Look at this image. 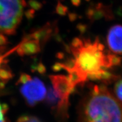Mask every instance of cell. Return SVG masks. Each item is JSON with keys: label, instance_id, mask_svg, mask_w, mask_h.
I'll list each match as a JSON object with an SVG mask.
<instances>
[{"label": "cell", "instance_id": "cell-1", "mask_svg": "<svg viewBox=\"0 0 122 122\" xmlns=\"http://www.w3.org/2000/svg\"><path fill=\"white\" fill-rule=\"evenodd\" d=\"M72 57L66 63H56L54 70H65L75 86L84 84L88 80L110 84L120 78L112 70L121 65L119 56L109 52L98 38L76 37L70 46Z\"/></svg>", "mask_w": 122, "mask_h": 122}, {"label": "cell", "instance_id": "cell-2", "mask_svg": "<svg viewBox=\"0 0 122 122\" xmlns=\"http://www.w3.org/2000/svg\"><path fill=\"white\" fill-rule=\"evenodd\" d=\"M79 122H122V102L105 85H94L81 99Z\"/></svg>", "mask_w": 122, "mask_h": 122}, {"label": "cell", "instance_id": "cell-3", "mask_svg": "<svg viewBox=\"0 0 122 122\" xmlns=\"http://www.w3.org/2000/svg\"><path fill=\"white\" fill-rule=\"evenodd\" d=\"M25 0H0V33L11 35L22 20Z\"/></svg>", "mask_w": 122, "mask_h": 122}, {"label": "cell", "instance_id": "cell-4", "mask_svg": "<svg viewBox=\"0 0 122 122\" xmlns=\"http://www.w3.org/2000/svg\"><path fill=\"white\" fill-rule=\"evenodd\" d=\"M18 84L20 92L29 106H34L45 100L47 89L40 79L22 73L18 80Z\"/></svg>", "mask_w": 122, "mask_h": 122}, {"label": "cell", "instance_id": "cell-5", "mask_svg": "<svg viewBox=\"0 0 122 122\" xmlns=\"http://www.w3.org/2000/svg\"><path fill=\"white\" fill-rule=\"evenodd\" d=\"M51 87L55 93L60 99L62 104L69 106L70 96L75 86L71 83L67 76L54 75L50 76Z\"/></svg>", "mask_w": 122, "mask_h": 122}, {"label": "cell", "instance_id": "cell-6", "mask_svg": "<svg viewBox=\"0 0 122 122\" xmlns=\"http://www.w3.org/2000/svg\"><path fill=\"white\" fill-rule=\"evenodd\" d=\"M107 44L111 53L122 55V25L116 24L109 29L106 37Z\"/></svg>", "mask_w": 122, "mask_h": 122}, {"label": "cell", "instance_id": "cell-7", "mask_svg": "<svg viewBox=\"0 0 122 122\" xmlns=\"http://www.w3.org/2000/svg\"><path fill=\"white\" fill-rule=\"evenodd\" d=\"M42 45L39 40L28 35L15 48L16 51L20 56H28L36 54L41 50Z\"/></svg>", "mask_w": 122, "mask_h": 122}, {"label": "cell", "instance_id": "cell-8", "mask_svg": "<svg viewBox=\"0 0 122 122\" xmlns=\"http://www.w3.org/2000/svg\"><path fill=\"white\" fill-rule=\"evenodd\" d=\"M116 81L114 88V95L122 102V79L119 78Z\"/></svg>", "mask_w": 122, "mask_h": 122}, {"label": "cell", "instance_id": "cell-9", "mask_svg": "<svg viewBox=\"0 0 122 122\" xmlns=\"http://www.w3.org/2000/svg\"><path fill=\"white\" fill-rule=\"evenodd\" d=\"M12 77L11 72L9 70L5 68H0V84L4 83L5 81L10 80Z\"/></svg>", "mask_w": 122, "mask_h": 122}, {"label": "cell", "instance_id": "cell-10", "mask_svg": "<svg viewBox=\"0 0 122 122\" xmlns=\"http://www.w3.org/2000/svg\"><path fill=\"white\" fill-rule=\"evenodd\" d=\"M17 122H43L35 116L23 115L18 119Z\"/></svg>", "mask_w": 122, "mask_h": 122}, {"label": "cell", "instance_id": "cell-11", "mask_svg": "<svg viewBox=\"0 0 122 122\" xmlns=\"http://www.w3.org/2000/svg\"><path fill=\"white\" fill-rule=\"evenodd\" d=\"M8 110L6 105L2 104L0 102V122H9L6 117V114Z\"/></svg>", "mask_w": 122, "mask_h": 122}, {"label": "cell", "instance_id": "cell-12", "mask_svg": "<svg viewBox=\"0 0 122 122\" xmlns=\"http://www.w3.org/2000/svg\"><path fill=\"white\" fill-rule=\"evenodd\" d=\"M56 12L58 14L63 16V15H66V14H67L68 9L66 6L61 4L60 2H58L57 7H56Z\"/></svg>", "mask_w": 122, "mask_h": 122}, {"label": "cell", "instance_id": "cell-13", "mask_svg": "<svg viewBox=\"0 0 122 122\" xmlns=\"http://www.w3.org/2000/svg\"><path fill=\"white\" fill-rule=\"evenodd\" d=\"M29 4L30 6V7H32V9H39L41 8V4L40 3L36 1H34V0H31L29 2Z\"/></svg>", "mask_w": 122, "mask_h": 122}, {"label": "cell", "instance_id": "cell-14", "mask_svg": "<svg viewBox=\"0 0 122 122\" xmlns=\"http://www.w3.org/2000/svg\"><path fill=\"white\" fill-rule=\"evenodd\" d=\"M7 42V38L4 36V34L0 33V46L6 45Z\"/></svg>", "mask_w": 122, "mask_h": 122}, {"label": "cell", "instance_id": "cell-15", "mask_svg": "<svg viewBox=\"0 0 122 122\" xmlns=\"http://www.w3.org/2000/svg\"><path fill=\"white\" fill-rule=\"evenodd\" d=\"M71 3L75 6H77L81 3V0H71Z\"/></svg>", "mask_w": 122, "mask_h": 122}, {"label": "cell", "instance_id": "cell-16", "mask_svg": "<svg viewBox=\"0 0 122 122\" xmlns=\"http://www.w3.org/2000/svg\"><path fill=\"white\" fill-rule=\"evenodd\" d=\"M4 57H2V56H0V66H1V63H2L3 59H4Z\"/></svg>", "mask_w": 122, "mask_h": 122}]
</instances>
